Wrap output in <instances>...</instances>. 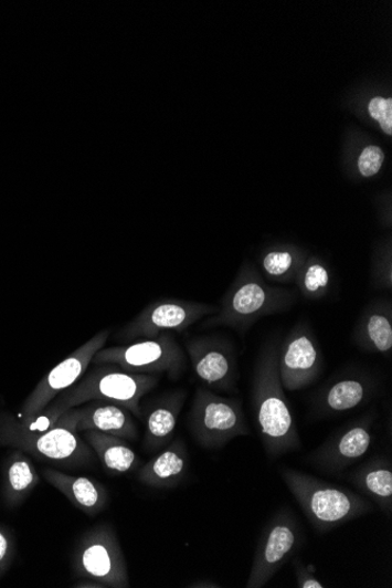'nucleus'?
Instances as JSON below:
<instances>
[{
	"label": "nucleus",
	"mask_w": 392,
	"mask_h": 588,
	"mask_svg": "<svg viewBox=\"0 0 392 588\" xmlns=\"http://www.w3.org/2000/svg\"><path fill=\"white\" fill-rule=\"evenodd\" d=\"M295 282L304 297L321 300L329 293L331 276L326 265L321 262H308L301 265Z\"/></svg>",
	"instance_id": "obj_24"
},
{
	"label": "nucleus",
	"mask_w": 392,
	"mask_h": 588,
	"mask_svg": "<svg viewBox=\"0 0 392 588\" xmlns=\"http://www.w3.org/2000/svg\"><path fill=\"white\" fill-rule=\"evenodd\" d=\"M372 419L353 422L310 453L309 461L316 468L331 473L341 472L361 460L370 449Z\"/></svg>",
	"instance_id": "obj_14"
},
{
	"label": "nucleus",
	"mask_w": 392,
	"mask_h": 588,
	"mask_svg": "<svg viewBox=\"0 0 392 588\" xmlns=\"http://www.w3.org/2000/svg\"><path fill=\"white\" fill-rule=\"evenodd\" d=\"M109 334V330L100 332L51 370L28 398L24 405L25 419L22 422L32 420L33 417L44 411L62 392L80 381L88 370L93 358L105 347Z\"/></svg>",
	"instance_id": "obj_11"
},
{
	"label": "nucleus",
	"mask_w": 392,
	"mask_h": 588,
	"mask_svg": "<svg viewBox=\"0 0 392 588\" xmlns=\"http://www.w3.org/2000/svg\"><path fill=\"white\" fill-rule=\"evenodd\" d=\"M158 384L157 375L133 374L114 365H99L62 392L41 413L53 427L67 410L92 401H104L121 406L141 419L140 402Z\"/></svg>",
	"instance_id": "obj_2"
},
{
	"label": "nucleus",
	"mask_w": 392,
	"mask_h": 588,
	"mask_svg": "<svg viewBox=\"0 0 392 588\" xmlns=\"http://www.w3.org/2000/svg\"><path fill=\"white\" fill-rule=\"evenodd\" d=\"M191 587H220V586H218L215 584H211V582L208 581V582H203V584L198 582V584H195L194 586H191Z\"/></svg>",
	"instance_id": "obj_31"
},
{
	"label": "nucleus",
	"mask_w": 392,
	"mask_h": 588,
	"mask_svg": "<svg viewBox=\"0 0 392 588\" xmlns=\"http://www.w3.org/2000/svg\"><path fill=\"white\" fill-rule=\"evenodd\" d=\"M282 477L316 531L325 534L370 512L372 505L345 487L330 484L290 468Z\"/></svg>",
	"instance_id": "obj_3"
},
{
	"label": "nucleus",
	"mask_w": 392,
	"mask_h": 588,
	"mask_svg": "<svg viewBox=\"0 0 392 588\" xmlns=\"http://www.w3.org/2000/svg\"><path fill=\"white\" fill-rule=\"evenodd\" d=\"M0 447L67 468H83L95 461V452L77 432L57 424L43 431L29 430L9 414L0 416Z\"/></svg>",
	"instance_id": "obj_5"
},
{
	"label": "nucleus",
	"mask_w": 392,
	"mask_h": 588,
	"mask_svg": "<svg viewBox=\"0 0 392 588\" xmlns=\"http://www.w3.org/2000/svg\"><path fill=\"white\" fill-rule=\"evenodd\" d=\"M370 116L381 124L388 136L392 135V99L373 98L369 103Z\"/></svg>",
	"instance_id": "obj_27"
},
{
	"label": "nucleus",
	"mask_w": 392,
	"mask_h": 588,
	"mask_svg": "<svg viewBox=\"0 0 392 588\" xmlns=\"http://www.w3.org/2000/svg\"><path fill=\"white\" fill-rule=\"evenodd\" d=\"M296 300L293 292L269 286L254 272H244L223 295L216 312L202 328L227 327L247 333L258 319L288 311Z\"/></svg>",
	"instance_id": "obj_4"
},
{
	"label": "nucleus",
	"mask_w": 392,
	"mask_h": 588,
	"mask_svg": "<svg viewBox=\"0 0 392 588\" xmlns=\"http://www.w3.org/2000/svg\"><path fill=\"white\" fill-rule=\"evenodd\" d=\"M73 587L106 588L104 584L92 579H83Z\"/></svg>",
	"instance_id": "obj_30"
},
{
	"label": "nucleus",
	"mask_w": 392,
	"mask_h": 588,
	"mask_svg": "<svg viewBox=\"0 0 392 588\" xmlns=\"http://www.w3.org/2000/svg\"><path fill=\"white\" fill-rule=\"evenodd\" d=\"M41 483L28 453L22 450L9 453L3 465V498L8 507L22 505Z\"/></svg>",
	"instance_id": "obj_19"
},
{
	"label": "nucleus",
	"mask_w": 392,
	"mask_h": 588,
	"mask_svg": "<svg viewBox=\"0 0 392 588\" xmlns=\"http://www.w3.org/2000/svg\"><path fill=\"white\" fill-rule=\"evenodd\" d=\"M46 482L57 489L77 508L89 517H96L108 503V493L99 482L87 477L72 476L65 472L44 469Z\"/></svg>",
	"instance_id": "obj_17"
},
{
	"label": "nucleus",
	"mask_w": 392,
	"mask_h": 588,
	"mask_svg": "<svg viewBox=\"0 0 392 588\" xmlns=\"http://www.w3.org/2000/svg\"><path fill=\"white\" fill-rule=\"evenodd\" d=\"M187 393L183 390L167 392L146 409V431L144 447L149 452L163 449L171 443L184 406Z\"/></svg>",
	"instance_id": "obj_16"
},
{
	"label": "nucleus",
	"mask_w": 392,
	"mask_h": 588,
	"mask_svg": "<svg viewBox=\"0 0 392 588\" xmlns=\"http://www.w3.org/2000/svg\"><path fill=\"white\" fill-rule=\"evenodd\" d=\"M15 554L14 539L11 531L0 525V578H2L12 565Z\"/></svg>",
	"instance_id": "obj_28"
},
{
	"label": "nucleus",
	"mask_w": 392,
	"mask_h": 588,
	"mask_svg": "<svg viewBox=\"0 0 392 588\" xmlns=\"http://www.w3.org/2000/svg\"><path fill=\"white\" fill-rule=\"evenodd\" d=\"M83 439L110 473H127L140 465L135 450L117 435L91 430L83 433Z\"/></svg>",
	"instance_id": "obj_20"
},
{
	"label": "nucleus",
	"mask_w": 392,
	"mask_h": 588,
	"mask_svg": "<svg viewBox=\"0 0 392 588\" xmlns=\"http://www.w3.org/2000/svg\"><path fill=\"white\" fill-rule=\"evenodd\" d=\"M357 344L364 350L390 355L392 350V311L390 302L371 306L362 316Z\"/></svg>",
	"instance_id": "obj_21"
},
{
	"label": "nucleus",
	"mask_w": 392,
	"mask_h": 588,
	"mask_svg": "<svg viewBox=\"0 0 392 588\" xmlns=\"http://www.w3.org/2000/svg\"><path fill=\"white\" fill-rule=\"evenodd\" d=\"M72 565L80 578L99 581L106 588L130 586L125 555L110 524H99L82 536L74 548Z\"/></svg>",
	"instance_id": "obj_7"
},
{
	"label": "nucleus",
	"mask_w": 392,
	"mask_h": 588,
	"mask_svg": "<svg viewBox=\"0 0 392 588\" xmlns=\"http://www.w3.org/2000/svg\"><path fill=\"white\" fill-rule=\"evenodd\" d=\"M321 369V351L314 334L306 325L296 326L278 353V375L284 389H305L316 381Z\"/></svg>",
	"instance_id": "obj_12"
},
{
	"label": "nucleus",
	"mask_w": 392,
	"mask_h": 588,
	"mask_svg": "<svg viewBox=\"0 0 392 588\" xmlns=\"http://www.w3.org/2000/svg\"><path fill=\"white\" fill-rule=\"evenodd\" d=\"M371 385L365 378L349 377L333 384L322 397L325 413H342L360 407L368 398Z\"/></svg>",
	"instance_id": "obj_23"
},
{
	"label": "nucleus",
	"mask_w": 392,
	"mask_h": 588,
	"mask_svg": "<svg viewBox=\"0 0 392 588\" xmlns=\"http://www.w3.org/2000/svg\"><path fill=\"white\" fill-rule=\"evenodd\" d=\"M350 481L375 502L386 515L392 511V468L384 459H375L352 472Z\"/></svg>",
	"instance_id": "obj_22"
},
{
	"label": "nucleus",
	"mask_w": 392,
	"mask_h": 588,
	"mask_svg": "<svg viewBox=\"0 0 392 588\" xmlns=\"http://www.w3.org/2000/svg\"><path fill=\"white\" fill-rule=\"evenodd\" d=\"M384 162L383 150L378 146H369L363 149L358 166L364 178L377 176Z\"/></svg>",
	"instance_id": "obj_26"
},
{
	"label": "nucleus",
	"mask_w": 392,
	"mask_h": 588,
	"mask_svg": "<svg viewBox=\"0 0 392 588\" xmlns=\"http://www.w3.org/2000/svg\"><path fill=\"white\" fill-rule=\"evenodd\" d=\"M298 259L290 251H273L263 260V269L269 279L292 282L301 269Z\"/></svg>",
	"instance_id": "obj_25"
},
{
	"label": "nucleus",
	"mask_w": 392,
	"mask_h": 588,
	"mask_svg": "<svg viewBox=\"0 0 392 588\" xmlns=\"http://www.w3.org/2000/svg\"><path fill=\"white\" fill-rule=\"evenodd\" d=\"M193 439L204 449H220L250 434L240 403L206 389H197L189 414Z\"/></svg>",
	"instance_id": "obj_8"
},
{
	"label": "nucleus",
	"mask_w": 392,
	"mask_h": 588,
	"mask_svg": "<svg viewBox=\"0 0 392 588\" xmlns=\"http://www.w3.org/2000/svg\"><path fill=\"white\" fill-rule=\"evenodd\" d=\"M218 306L209 303L174 298L159 300L139 313L124 327L118 337L123 343L156 338L165 333H180L213 315Z\"/></svg>",
	"instance_id": "obj_10"
},
{
	"label": "nucleus",
	"mask_w": 392,
	"mask_h": 588,
	"mask_svg": "<svg viewBox=\"0 0 392 588\" xmlns=\"http://www.w3.org/2000/svg\"><path fill=\"white\" fill-rule=\"evenodd\" d=\"M253 405L261 440L271 460L301 449L300 434L279 381L278 351L275 346H269L257 360Z\"/></svg>",
	"instance_id": "obj_1"
},
{
	"label": "nucleus",
	"mask_w": 392,
	"mask_h": 588,
	"mask_svg": "<svg viewBox=\"0 0 392 588\" xmlns=\"http://www.w3.org/2000/svg\"><path fill=\"white\" fill-rule=\"evenodd\" d=\"M296 585L298 588H325L326 586L315 577L309 566L305 565L300 557L293 560Z\"/></svg>",
	"instance_id": "obj_29"
},
{
	"label": "nucleus",
	"mask_w": 392,
	"mask_h": 588,
	"mask_svg": "<svg viewBox=\"0 0 392 588\" xmlns=\"http://www.w3.org/2000/svg\"><path fill=\"white\" fill-rule=\"evenodd\" d=\"M303 540V528L292 512L278 511L261 535L246 587H265L294 557Z\"/></svg>",
	"instance_id": "obj_9"
},
{
	"label": "nucleus",
	"mask_w": 392,
	"mask_h": 588,
	"mask_svg": "<svg viewBox=\"0 0 392 588\" xmlns=\"http://www.w3.org/2000/svg\"><path fill=\"white\" fill-rule=\"evenodd\" d=\"M194 372L204 385L219 390L236 386V363L232 349L214 337H195L187 340Z\"/></svg>",
	"instance_id": "obj_15"
},
{
	"label": "nucleus",
	"mask_w": 392,
	"mask_h": 588,
	"mask_svg": "<svg viewBox=\"0 0 392 588\" xmlns=\"http://www.w3.org/2000/svg\"><path fill=\"white\" fill-rule=\"evenodd\" d=\"M92 364L114 365L133 374H166L172 381H178L186 369L184 354L170 333L137 339L126 346L103 348Z\"/></svg>",
	"instance_id": "obj_6"
},
{
	"label": "nucleus",
	"mask_w": 392,
	"mask_h": 588,
	"mask_svg": "<svg viewBox=\"0 0 392 588\" xmlns=\"http://www.w3.org/2000/svg\"><path fill=\"white\" fill-rule=\"evenodd\" d=\"M189 460L183 441L176 440L139 470L138 481L155 489L177 487L186 477Z\"/></svg>",
	"instance_id": "obj_18"
},
{
	"label": "nucleus",
	"mask_w": 392,
	"mask_h": 588,
	"mask_svg": "<svg viewBox=\"0 0 392 588\" xmlns=\"http://www.w3.org/2000/svg\"><path fill=\"white\" fill-rule=\"evenodd\" d=\"M54 424L66 427L77 433L92 430L114 434L127 441L138 439V428L133 412L121 406L104 401H92L70 409Z\"/></svg>",
	"instance_id": "obj_13"
}]
</instances>
